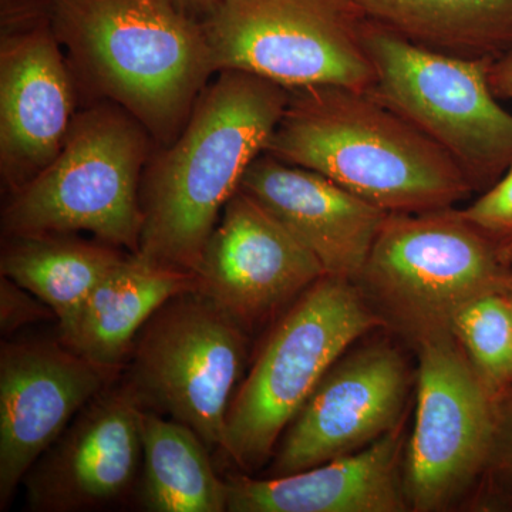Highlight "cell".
Wrapping results in <instances>:
<instances>
[{"label": "cell", "instance_id": "7", "mask_svg": "<svg viewBox=\"0 0 512 512\" xmlns=\"http://www.w3.org/2000/svg\"><path fill=\"white\" fill-rule=\"evenodd\" d=\"M365 45L376 73L370 93L443 148L476 192L497 183L512 165V114L488 80L495 59L434 52L369 19Z\"/></svg>", "mask_w": 512, "mask_h": 512}, {"label": "cell", "instance_id": "16", "mask_svg": "<svg viewBox=\"0 0 512 512\" xmlns=\"http://www.w3.org/2000/svg\"><path fill=\"white\" fill-rule=\"evenodd\" d=\"M239 190L261 202L318 258L325 274L355 282L389 212L325 175L262 153Z\"/></svg>", "mask_w": 512, "mask_h": 512}, {"label": "cell", "instance_id": "8", "mask_svg": "<svg viewBox=\"0 0 512 512\" xmlns=\"http://www.w3.org/2000/svg\"><path fill=\"white\" fill-rule=\"evenodd\" d=\"M366 22L355 0H221L201 19L217 73L241 70L289 90L370 92Z\"/></svg>", "mask_w": 512, "mask_h": 512}, {"label": "cell", "instance_id": "23", "mask_svg": "<svg viewBox=\"0 0 512 512\" xmlns=\"http://www.w3.org/2000/svg\"><path fill=\"white\" fill-rule=\"evenodd\" d=\"M497 249L505 264L512 265V165L503 177L483 191L473 204L460 210Z\"/></svg>", "mask_w": 512, "mask_h": 512}, {"label": "cell", "instance_id": "1", "mask_svg": "<svg viewBox=\"0 0 512 512\" xmlns=\"http://www.w3.org/2000/svg\"><path fill=\"white\" fill-rule=\"evenodd\" d=\"M289 89L222 70L173 143L156 148L140 185L137 255L194 274L222 210L284 116Z\"/></svg>", "mask_w": 512, "mask_h": 512}, {"label": "cell", "instance_id": "15", "mask_svg": "<svg viewBox=\"0 0 512 512\" xmlns=\"http://www.w3.org/2000/svg\"><path fill=\"white\" fill-rule=\"evenodd\" d=\"M111 373L62 342H3L0 349V510L37 458L104 387Z\"/></svg>", "mask_w": 512, "mask_h": 512}, {"label": "cell", "instance_id": "21", "mask_svg": "<svg viewBox=\"0 0 512 512\" xmlns=\"http://www.w3.org/2000/svg\"><path fill=\"white\" fill-rule=\"evenodd\" d=\"M141 447L143 458L137 484L141 510L227 511V481L215 474L210 448L190 427L144 409Z\"/></svg>", "mask_w": 512, "mask_h": 512}, {"label": "cell", "instance_id": "28", "mask_svg": "<svg viewBox=\"0 0 512 512\" xmlns=\"http://www.w3.org/2000/svg\"><path fill=\"white\" fill-rule=\"evenodd\" d=\"M508 295H510L511 311H512V288L510 289V293H508Z\"/></svg>", "mask_w": 512, "mask_h": 512}, {"label": "cell", "instance_id": "5", "mask_svg": "<svg viewBox=\"0 0 512 512\" xmlns=\"http://www.w3.org/2000/svg\"><path fill=\"white\" fill-rule=\"evenodd\" d=\"M357 289L414 348L453 333L457 313L481 296L510 291L511 266L456 207L384 218Z\"/></svg>", "mask_w": 512, "mask_h": 512}, {"label": "cell", "instance_id": "25", "mask_svg": "<svg viewBox=\"0 0 512 512\" xmlns=\"http://www.w3.org/2000/svg\"><path fill=\"white\" fill-rule=\"evenodd\" d=\"M55 315L52 309L40 301L28 289L2 275L0 281V329L2 335H10L37 320Z\"/></svg>", "mask_w": 512, "mask_h": 512}, {"label": "cell", "instance_id": "10", "mask_svg": "<svg viewBox=\"0 0 512 512\" xmlns=\"http://www.w3.org/2000/svg\"><path fill=\"white\" fill-rule=\"evenodd\" d=\"M417 352L416 423L404 453V491L410 511H447L484 476L497 397L453 333L426 340Z\"/></svg>", "mask_w": 512, "mask_h": 512}, {"label": "cell", "instance_id": "17", "mask_svg": "<svg viewBox=\"0 0 512 512\" xmlns=\"http://www.w3.org/2000/svg\"><path fill=\"white\" fill-rule=\"evenodd\" d=\"M406 421L369 447L288 474L228 477V512H409Z\"/></svg>", "mask_w": 512, "mask_h": 512}, {"label": "cell", "instance_id": "18", "mask_svg": "<svg viewBox=\"0 0 512 512\" xmlns=\"http://www.w3.org/2000/svg\"><path fill=\"white\" fill-rule=\"evenodd\" d=\"M197 291L192 272L127 254L90 293L60 342L94 365L116 373L130 359L140 330L174 296Z\"/></svg>", "mask_w": 512, "mask_h": 512}, {"label": "cell", "instance_id": "12", "mask_svg": "<svg viewBox=\"0 0 512 512\" xmlns=\"http://www.w3.org/2000/svg\"><path fill=\"white\" fill-rule=\"evenodd\" d=\"M410 382L409 365L389 340L348 350L286 427L268 477L350 456L397 429L406 421Z\"/></svg>", "mask_w": 512, "mask_h": 512}, {"label": "cell", "instance_id": "26", "mask_svg": "<svg viewBox=\"0 0 512 512\" xmlns=\"http://www.w3.org/2000/svg\"><path fill=\"white\" fill-rule=\"evenodd\" d=\"M488 80L498 99L512 100V52L494 60Z\"/></svg>", "mask_w": 512, "mask_h": 512}, {"label": "cell", "instance_id": "11", "mask_svg": "<svg viewBox=\"0 0 512 512\" xmlns=\"http://www.w3.org/2000/svg\"><path fill=\"white\" fill-rule=\"evenodd\" d=\"M80 97L47 0H0V178L19 190L62 150Z\"/></svg>", "mask_w": 512, "mask_h": 512}, {"label": "cell", "instance_id": "27", "mask_svg": "<svg viewBox=\"0 0 512 512\" xmlns=\"http://www.w3.org/2000/svg\"><path fill=\"white\" fill-rule=\"evenodd\" d=\"M178 8L183 9L185 13L192 18L201 20L211 12L221 0H173Z\"/></svg>", "mask_w": 512, "mask_h": 512}, {"label": "cell", "instance_id": "2", "mask_svg": "<svg viewBox=\"0 0 512 512\" xmlns=\"http://www.w3.org/2000/svg\"><path fill=\"white\" fill-rule=\"evenodd\" d=\"M47 2L80 107L110 101L173 143L217 74L201 20L173 0Z\"/></svg>", "mask_w": 512, "mask_h": 512}, {"label": "cell", "instance_id": "24", "mask_svg": "<svg viewBox=\"0 0 512 512\" xmlns=\"http://www.w3.org/2000/svg\"><path fill=\"white\" fill-rule=\"evenodd\" d=\"M480 483L491 500H512V389L497 399L493 450Z\"/></svg>", "mask_w": 512, "mask_h": 512}, {"label": "cell", "instance_id": "19", "mask_svg": "<svg viewBox=\"0 0 512 512\" xmlns=\"http://www.w3.org/2000/svg\"><path fill=\"white\" fill-rule=\"evenodd\" d=\"M367 19L446 55L498 59L512 52V0H355Z\"/></svg>", "mask_w": 512, "mask_h": 512}, {"label": "cell", "instance_id": "14", "mask_svg": "<svg viewBox=\"0 0 512 512\" xmlns=\"http://www.w3.org/2000/svg\"><path fill=\"white\" fill-rule=\"evenodd\" d=\"M143 410L126 382L104 387L23 478L28 510H99L130 494L140 478Z\"/></svg>", "mask_w": 512, "mask_h": 512}, {"label": "cell", "instance_id": "22", "mask_svg": "<svg viewBox=\"0 0 512 512\" xmlns=\"http://www.w3.org/2000/svg\"><path fill=\"white\" fill-rule=\"evenodd\" d=\"M510 291L493 292L457 313L453 335L495 397L512 389V311Z\"/></svg>", "mask_w": 512, "mask_h": 512}, {"label": "cell", "instance_id": "29", "mask_svg": "<svg viewBox=\"0 0 512 512\" xmlns=\"http://www.w3.org/2000/svg\"><path fill=\"white\" fill-rule=\"evenodd\" d=\"M511 278H512V265H511Z\"/></svg>", "mask_w": 512, "mask_h": 512}, {"label": "cell", "instance_id": "13", "mask_svg": "<svg viewBox=\"0 0 512 512\" xmlns=\"http://www.w3.org/2000/svg\"><path fill=\"white\" fill-rule=\"evenodd\" d=\"M194 275L197 291L247 329L295 302L326 274L268 208L238 190L222 210Z\"/></svg>", "mask_w": 512, "mask_h": 512}, {"label": "cell", "instance_id": "9", "mask_svg": "<svg viewBox=\"0 0 512 512\" xmlns=\"http://www.w3.org/2000/svg\"><path fill=\"white\" fill-rule=\"evenodd\" d=\"M247 350L237 319L204 293H180L138 333L126 383L143 409L168 414L221 450Z\"/></svg>", "mask_w": 512, "mask_h": 512}, {"label": "cell", "instance_id": "6", "mask_svg": "<svg viewBox=\"0 0 512 512\" xmlns=\"http://www.w3.org/2000/svg\"><path fill=\"white\" fill-rule=\"evenodd\" d=\"M380 328L353 282L320 278L276 323L234 394L221 450L242 470L261 467L330 367Z\"/></svg>", "mask_w": 512, "mask_h": 512}, {"label": "cell", "instance_id": "3", "mask_svg": "<svg viewBox=\"0 0 512 512\" xmlns=\"http://www.w3.org/2000/svg\"><path fill=\"white\" fill-rule=\"evenodd\" d=\"M264 153L325 175L389 214L456 207L476 192L423 131L372 93L349 87L289 90Z\"/></svg>", "mask_w": 512, "mask_h": 512}, {"label": "cell", "instance_id": "4", "mask_svg": "<svg viewBox=\"0 0 512 512\" xmlns=\"http://www.w3.org/2000/svg\"><path fill=\"white\" fill-rule=\"evenodd\" d=\"M154 150L147 128L123 107L110 101L80 107L55 160L6 194L3 237L86 231L137 254L141 178Z\"/></svg>", "mask_w": 512, "mask_h": 512}, {"label": "cell", "instance_id": "20", "mask_svg": "<svg viewBox=\"0 0 512 512\" xmlns=\"http://www.w3.org/2000/svg\"><path fill=\"white\" fill-rule=\"evenodd\" d=\"M127 254L76 234L3 237L0 272L46 303L63 332L93 289Z\"/></svg>", "mask_w": 512, "mask_h": 512}]
</instances>
